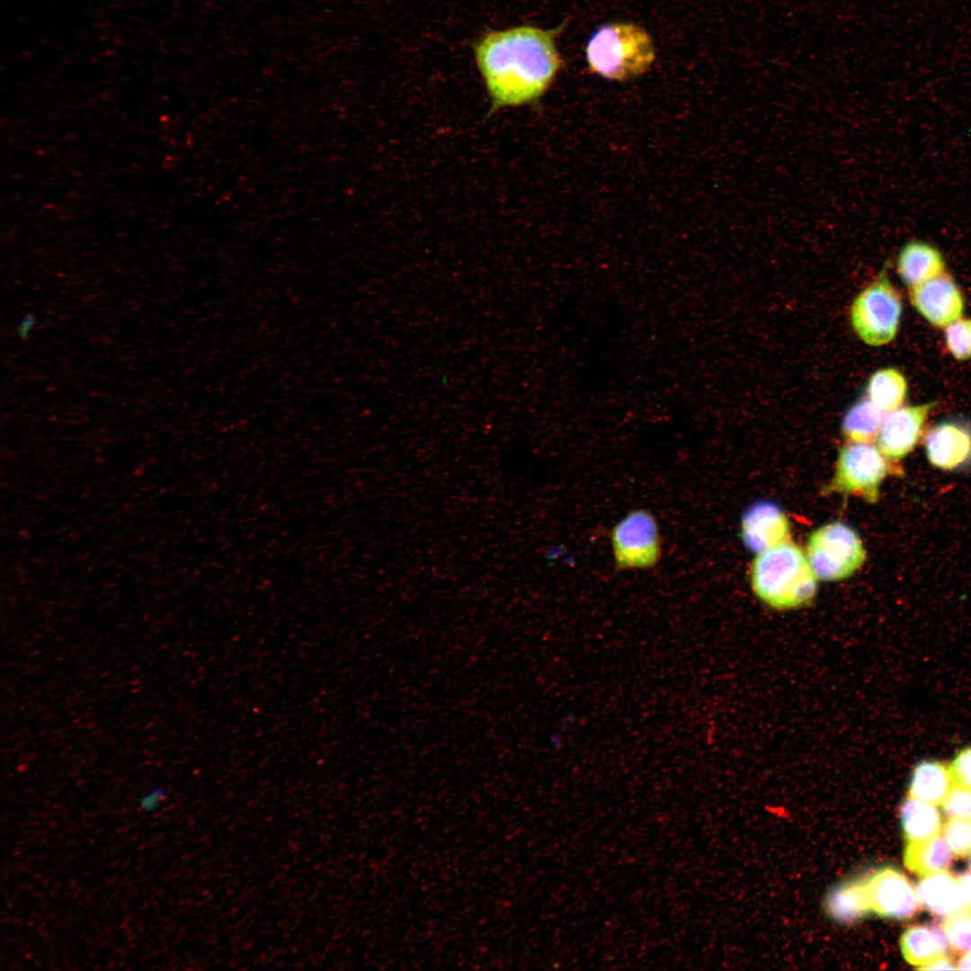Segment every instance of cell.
<instances>
[{"label": "cell", "mask_w": 971, "mask_h": 971, "mask_svg": "<svg viewBox=\"0 0 971 971\" xmlns=\"http://www.w3.org/2000/svg\"><path fill=\"white\" fill-rule=\"evenodd\" d=\"M949 940L944 931L937 925H913L901 936L900 948L905 960L918 968L933 959L947 956Z\"/></svg>", "instance_id": "obj_14"}, {"label": "cell", "mask_w": 971, "mask_h": 971, "mask_svg": "<svg viewBox=\"0 0 971 971\" xmlns=\"http://www.w3.org/2000/svg\"><path fill=\"white\" fill-rule=\"evenodd\" d=\"M860 879L870 912L895 920H907L917 913L916 892L899 870L886 867Z\"/></svg>", "instance_id": "obj_8"}, {"label": "cell", "mask_w": 971, "mask_h": 971, "mask_svg": "<svg viewBox=\"0 0 971 971\" xmlns=\"http://www.w3.org/2000/svg\"><path fill=\"white\" fill-rule=\"evenodd\" d=\"M937 402L900 406L884 416L877 441L887 459L899 460L909 454L920 440L925 421Z\"/></svg>", "instance_id": "obj_9"}, {"label": "cell", "mask_w": 971, "mask_h": 971, "mask_svg": "<svg viewBox=\"0 0 971 971\" xmlns=\"http://www.w3.org/2000/svg\"><path fill=\"white\" fill-rule=\"evenodd\" d=\"M887 459L870 442H849L840 450L831 489L876 503L888 473Z\"/></svg>", "instance_id": "obj_7"}, {"label": "cell", "mask_w": 971, "mask_h": 971, "mask_svg": "<svg viewBox=\"0 0 971 971\" xmlns=\"http://www.w3.org/2000/svg\"><path fill=\"white\" fill-rule=\"evenodd\" d=\"M956 879L964 908L971 909V873L961 874Z\"/></svg>", "instance_id": "obj_28"}, {"label": "cell", "mask_w": 971, "mask_h": 971, "mask_svg": "<svg viewBox=\"0 0 971 971\" xmlns=\"http://www.w3.org/2000/svg\"><path fill=\"white\" fill-rule=\"evenodd\" d=\"M806 557L816 578L831 582L848 578L860 568L866 550L851 527L833 521L811 533Z\"/></svg>", "instance_id": "obj_5"}, {"label": "cell", "mask_w": 971, "mask_h": 971, "mask_svg": "<svg viewBox=\"0 0 971 971\" xmlns=\"http://www.w3.org/2000/svg\"><path fill=\"white\" fill-rule=\"evenodd\" d=\"M943 928L953 950L971 952V909L964 908L949 916Z\"/></svg>", "instance_id": "obj_22"}, {"label": "cell", "mask_w": 971, "mask_h": 971, "mask_svg": "<svg viewBox=\"0 0 971 971\" xmlns=\"http://www.w3.org/2000/svg\"><path fill=\"white\" fill-rule=\"evenodd\" d=\"M609 541L619 572L652 570L663 556V538L655 513L644 507L628 511L611 527Z\"/></svg>", "instance_id": "obj_4"}, {"label": "cell", "mask_w": 971, "mask_h": 971, "mask_svg": "<svg viewBox=\"0 0 971 971\" xmlns=\"http://www.w3.org/2000/svg\"><path fill=\"white\" fill-rule=\"evenodd\" d=\"M585 53L592 72L619 82L641 76L655 59L650 35L630 22H611L600 27L589 40Z\"/></svg>", "instance_id": "obj_3"}, {"label": "cell", "mask_w": 971, "mask_h": 971, "mask_svg": "<svg viewBox=\"0 0 971 971\" xmlns=\"http://www.w3.org/2000/svg\"><path fill=\"white\" fill-rule=\"evenodd\" d=\"M949 768L956 784L971 788V745L960 750Z\"/></svg>", "instance_id": "obj_26"}, {"label": "cell", "mask_w": 971, "mask_h": 971, "mask_svg": "<svg viewBox=\"0 0 971 971\" xmlns=\"http://www.w3.org/2000/svg\"><path fill=\"white\" fill-rule=\"evenodd\" d=\"M741 538L752 551L760 553L790 541V525L782 510L771 502L753 504L741 523Z\"/></svg>", "instance_id": "obj_12"}, {"label": "cell", "mask_w": 971, "mask_h": 971, "mask_svg": "<svg viewBox=\"0 0 971 971\" xmlns=\"http://www.w3.org/2000/svg\"><path fill=\"white\" fill-rule=\"evenodd\" d=\"M827 913L842 923H851L870 913L860 879L843 882L827 895Z\"/></svg>", "instance_id": "obj_19"}, {"label": "cell", "mask_w": 971, "mask_h": 971, "mask_svg": "<svg viewBox=\"0 0 971 971\" xmlns=\"http://www.w3.org/2000/svg\"><path fill=\"white\" fill-rule=\"evenodd\" d=\"M919 969H923V970H944V969H946V970H949V969H957V967L953 965V962L947 956H942V957H940V958H937L933 959L932 961H931L930 963H928L927 965L922 967Z\"/></svg>", "instance_id": "obj_30"}, {"label": "cell", "mask_w": 971, "mask_h": 971, "mask_svg": "<svg viewBox=\"0 0 971 971\" xmlns=\"http://www.w3.org/2000/svg\"><path fill=\"white\" fill-rule=\"evenodd\" d=\"M558 31L521 24L488 30L476 40L475 62L491 112L530 103L546 93L562 65Z\"/></svg>", "instance_id": "obj_1"}, {"label": "cell", "mask_w": 971, "mask_h": 971, "mask_svg": "<svg viewBox=\"0 0 971 971\" xmlns=\"http://www.w3.org/2000/svg\"><path fill=\"white\" fill-rule=\"evenodd\" d=\"M867 397L884 412L900 407L907 395V381L895 368L880 369L874 372L867 384Z\"/></svg>", "instance_id": "obj_21"}, {"label": "cell", "mask_w": 971, "mask_h": 971, "mask_svg": "<svg viewBox=\"0 0 971 971\" xmlns=\"http://www.w3.org/2000/svg\"><path fill=\"white\" fill-rule=\"evenodd\" d=\"M904 860L905 867L920 876L946 871L952 862V851L939 834L918 842L908 843Z\"/></svg>", "instance_id": "obj_17"}, {"label": "cell", "mask_w": 971, "mask_h": 971, "mask_svg": "<svg viewBox=\"0 0 971 971\" xmlns=\"http://www.w3.org/2000/svg\"><path fill=\"white\" fill-rule=\"evenodd\" d=\"M946 345L951 355L959 361L971 359V319H958L945 331Z\"/></svg>", "instance_id": "obj_23"}, {"label": "cell", "mask_w": 971, "mask_h": 971, "mask_svg": "<svg viewBox=\"0 0 971 971\" xmlns=\"http://www.w3.org/2000/svg\"><path fill=\"white\" fill-rule=\"evenodd\" d=\"M900 819L904 835L908 842H918L939 834L941 816L932 804L909 797L901 806Z\"/></svg>", "instance_id": "obj_18"}, {"label": "cell", "mask_w": 971, "mask_h": 971, "mask_svg": "<svg viewBox=\"0 0 971 971\" xmlns=\"http://www.w3.org/2000/svg\"><path fill=\"white\" fill-rule=\"evenodd\" d=\"M816 579L806 555L791 541L758 553L751 569L755 594L777 610L809 604L816 593Z\"/></svg>", "instance_id": "obj_2"}, {"label": "cell", "mask_w": 971, "mask_h": 971, "mask_svg": "<svg viewBox=\"0 0 971 971\" xmlns=\"http://www.w3.org/2000/svg\"><path fill=\"white\" fill-rule=\"evenodd\" d=\"M910 300L932 325L945 327L959 319L965 302L953 278L944 272L910 288Z\"/></svg>", "instance_id": "obj_10"}, {"label": "cell", "mask_w": 971, "mask_h": 971, "mask_svg": "<svg viewBox=\"0 0 971 971\" xmlns=\"http://www.w3.org/2000/svg\"><path fill=\"white\" fill-rule=\"evenodd\" d=\"M957 969H971V952L966 953L959 959Z\"/></svg>", "instance_id": "obj_31"}, {"label": "cell", "mask_w": 971, "mask_h": 971, "mask_svg": "<svg viewBox=\"0 0 971 971\" xmlns=\"http://www.w3.org/2000/svg\"><path fill=\"white\" fill-rule=\"evenodd\" d=\"M952 782L949 766L938 761H922L913 769L909 796L932 805L942 804Z\"/></svg>", "instance_id": "obj_16"}, {"label": "cell", "mask_w": 971, "mask_h": 971, "mask_svg": "<svg viewBox=\"0 0 971 971\" xmlns=\"http://www.w3.org/2000/svg\"><path fill=\"white\" fill-rule=\"evenodd\" d=\"M36 324V317L32 313L26 314L17 327V333L22 339H27Z\"/></svg>", "instance_id": "obj_29"}, {"label": "cell", "mask_w": 971, "mask_h": 971, "mask_svg": "<svg viewBox=\"0 0 971 971\" xmlns=\"http://www.w3.org/2000/svg\"><path fill=\"white\" fill-rule=\"evenodd\" d=\"M941 253L923 241H910L900 250L896 268L905 285L913 288L945 272Z\"/></svg>", "instance_id": "obj_13"}, {"label": "cell", "mask_w": 971, "mask_h": 971, "mask_svg": "<svg viewBox=\"0 0 971 971\" xmlns=\"http://www.w3.org/2000/svg\"><path fill=\"white\" fill-rule=\"evenodd\" d=\"M949 818L971 820V788L956 784L942 802Z\"/></svg>", "instance_id": "obj_25"}, {"label": "cell", "mask_w": 971, "mask_h": 971, "mask_svg": "<svg viewBox=\"0 0 971 971\" xmlns=\"http://www.w3.org/2000/svg\"><path fill=\"white\" fill-rule=\"evenodd\" d=\"M884 411L867 396L857 400L846 412L842 424L849 442H870L877 438Z\"/></svg>", "instance_id": "obj_20"}, {"label": "cell", "mask_w": 971, "mask_h": 971, "mask_svg": "<svg viewBox=\"0 0 971 971\" xmlns=\"http://www.w3.org/2000/svg\"><path fill=\"white\" fill-rule=\"evenodd\" d=\"M967 863H968L969 869H971V852H970V854L968 856Z\"/></svg>", "instance_id": "obj_32"}, {"label": "cell", "mask_w": 971, "mask_h": 971, "mask_svg": "<svg viewBox=\"0 0 971 971\" xmlns=\"http://www.w3.org/2000/svg\"><path fill=\"white\" fill-rule=\"evenodd\" d=\"M943 836L954 855L965 857L971 852V820L950 819L943 827Z\"/></svg>", "instance_id": "obj_24"}, {"label": "cell", "mask_w": 971, "mask_h": 971, "mask_svg": "<svg viewBox=\"0 0 971 971\" xmlns=\"http://www.w3.org/2000/svg\"><path fill=\"white\" fill-rule=\"evenodd\" d=\"M902 298L890 282L886 269L867 286L851 307V325L867 344L880 346L896 335L902 315Z\"/></svg>", "instance_id": "obj_6"}, {"label": "cell", "mask_w": 971, "mask_h": 971, "mask_svg": "<svg viewBox=\"0 0 971 971\" xmlns=\"http://www.w3.org/2000/svg\"><path fill=\"white\" fill-rule=\"evenodd\" d=\"M165 788L162 784L151 785L138 799L139 809L146 814L156 812L165 799Z\"/></svg>", "instance_id": "obj_27"}, {"label": "cell", "mask_w": 971, "mask_h": 971, "mask_svg": "<svg viewBox=\"0 0 971 971\" xmlns=\"http://www.w3.org/2000/svg\"><path fill=\"white\" fill-rule=\"evenodd\" d=\"M924 443L928 459L934 467L945 470L971 467V421H942L929 430Z\"/></svg>", "instance_id": "obj_11"}, {"label": "cell", "mask_w": 971, "mask_h": 971, "mask_svg": "<svg viewBox=\"0 0 971 971\" xmlns=\"http://www.w3.org/2000/svg\"><path fill=\"white\" fill-rule=\"evenodd\" d=\"M921 905L940 916H950L964 909L957 879L946 871L925 876L916 886Z\"/></svg>", "instance_id": "obj_15"}]
</instances>
